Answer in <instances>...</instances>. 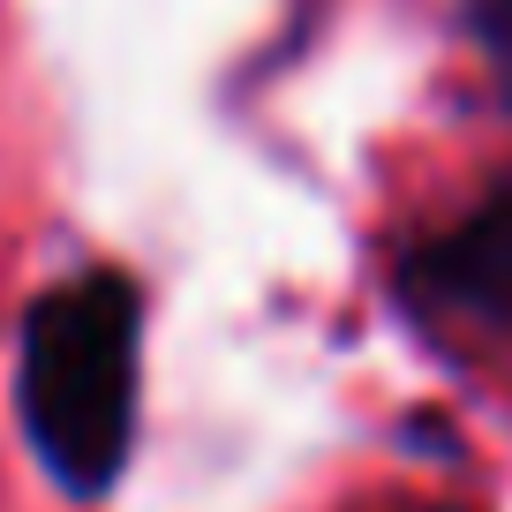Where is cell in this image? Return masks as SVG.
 <instances>
[{
	"label": "cell",
	"instance_id": "cell-2",
	"mask_svg": "<svg viewBox=\"0 0 512 512\" xmlns=\"http://www.w3.org/2000/svg\"><path fill=\"white\" fill-rule=\"evenodd\" d=\"M407 287L422 302L445 309H482V317H505L512 309V189L475 204L452 234L422 241L407 256Z\"/></svg>",
	"mask_w": 512,
	"mask_h": 512
},
{
	"label": "cell",
	"instance_id": "cell-3",
	"mask_svg": "<svg viewBox=\"0 0 512 512\" xmlns=\"http://www.w3.org/2000/svg\"><path fill=\"white\" fill-rule=\"evenodd\" d=\"M467 16H475V38L497 53V61H512V0H467Z\"/></svg>",
	"mask_w": 512,
	"mask_h": 512
},
{
	"label": "cell",
	"instance_id": "cell-1",
	"mask_svg": "<svg viewBox=\"0 0 512 512\" xmlns=\"http://www.w3.org/2000/svg\"><path fill=\"white\" fill-rule=\"evenodd\" d=\"M136 369H144V302L128 272H83L31 302L16 407L61 490L98 497L121 482V460L136 445Z\"/></svg>",
	"mask_w": 512,
	"mask_h": 512
}]
</instances>
